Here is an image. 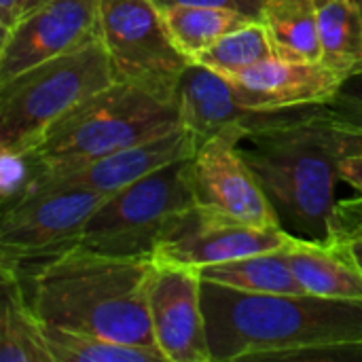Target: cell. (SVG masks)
<instances>
[{
  "label": "cell",
  "mask_w": 362,
  "mask_h": 362,
  "mask_svg": "<svg viewBox=\"0 0 362 362\" xmlns=\"http://www.w3.org/2000/svg\"><path fill=\"white\" fill-rule=\"evenodd\" d=\"M0 267L13 272L42 325L159 350L148 310L153 259L70 246L49 257L0 261Z\"/></svg>",
  "instance_id": "6da1fadb"
},
{
  "label": "cell",
  "mask_w": 362,
  "mask_h": 362,
  "mask_svg": "<svg viewBox=\"0 0 362 362\" xmlns=\"http://www.w3.org/2000/svg\"><path fill=\"white\" fill-rule=\"evenodd\" d=\"M202 301L212 362H362V301L255 295L210 282Z\"/></svg>",
  "instance_id": "7a4b0ae2"
},
{
  "label": "cell",
  "mask_w": 362,
  "mask_h": 362,
  "mask_svg": "<svg viewBox=\"0 0 362 362\" xmlns=\"http://www.w3.org/2000/svg\"><path fill=\"white\" fill-rule=\"evenodd\" d=\"M242 148L280 225L295 238L329 242L337 206L335 187L346 157L362 153V134L348 127L329 104L312 115L248 138Z\"/></svg>",
  "instance_id": "3957f363"
},
{
  "label": "cell",
  "mask_w": 362,
  "mask_h": 362,
  "mask_svg": "<svg viewBox=\"0 0 362 362\" xmlns=\"http://www.w3.org/2000/svg\"><path fill=\"white\" fill-rule=\"evenodd\" d=\"M178 127H182L178 95L115 81L59 119L23 155L34 168L76 165Z\"/></svg>",
  "instance_id": "277c9868"
},
{
  "label": "cell",
  "mask_w": 362,
  "mask_h": 362,
  "mask_svg": "<svg viewBox=\"0 0 362 362\" xmlns=\"http://www.w3.org/2000/svg\"><path fill=\"white\" fill-rule=\"evenodd\" d=\"M115 83L100 36L0 83V153H28L89 95Z\"/></svg>",
  "instance_id": "5b68a950"
},
{
  "label": "cell",
  "mask_w": 362,
  "mask_h": 362,
  "mask_svg": "<svg viewBox=\"0 0 362 362\" xmlns=\"http://www.w3.org/2000/svg\"><path fill=\"white\" fill-rule=\"evenodd\" d=\"M191 157L108 195L85 223L74 246L112 257L151 259L157 244L195 206Z\"/></svg>",
  "instance_id": "8992f818"
},
{
  "label": "cell",
  "mask_w": 362,
  "mask_h": 362,
  "mask_svg": "<svg viewBox=\"0 0 362 362\" xmlns=\"http://www.w3.org/2000/svg\"><path fill=\"white\" fill-rule=\"evenodd\" d=\"M100 40L115 81L176 98L189 59L153 0H100Z\"/></svg>",
  "instance_id": "52a82bcc"
},
{
  "label": "cell",
  "mask_w": 362,
  "mask_h": 362,
  "mask_svg": "<svg viewBox=\"0 0 362 362\" xmlns=\"http://www.w3.org/2000/svg\"><path fill=\"white\" fill-rule=\"evenodd\" d=\"M108 195L85 187H45L2 206L0 261L38 259L74 246Z\"/></svg>",
  "instance_id": "ba28073f"
},
{
  "label": "cell",
  "mask_w": 362,
  "mask_h": 362,
  "mask_svg": "<svg viewBox=\"0 0 362 362\" xmlns=\"http://www.w3.org/2000/svg\"><path fill=\"white\" fill-rule=\"evenodd\" d=\"M180 123L193 138L195 148L218 134H233L242 140L250 136L299 121L325 104L257 110L240 102L235 87L227 76L206 68L199 62H191L178 83Z\"/></svg>",
  "instance_id": "9c48e42d"
},
{
  "label": "cell",
  "mask_w": 362,
  "mask_h": 362,
  "mask_svg": "<svg viewBox=\"0 0 362 362\" xmlns=\"http://www.w3.org/2000/svg\"><path fill=\"white\" fill-rule=\"evenodd\" d=\"M242 138L218 134L199 144L191 157V185L195 204L231 221L282 229L257 174L240 151Z\"/></svg>",
  "instance_id": "30bf717a"
},
{
  "label": "cell",
  "mask_w": 362,
  "mask_h": 362,
  "mask_svg": "<svg viewBox=\"0 0 362 362\" xmlns=\"http://www.w3.org/2000/svg\"><path fill=\"white\" fill-rule=\"evenodd\" d=\"M284 229H259L193 206L153 250L159 267L202 269L242 257L280 250L291 242Z\"/></svg>",
  "instance_id": "8fae6325"
},
{
  "label": "cell",
  "mask_w": 362,
  "mask_h": 362,
  "mask_svg": "<svg viewBox=\"0 0 362 362\" xmlns=\"http://www.w3.org/2000/svg\"><path fill=\"white\" fill-rule=\"evenodd\" d=\"M100 36V0H47L0 38V83Z\"/></svg>",
  "instance_id": "7c38bea8"
},
{
  "label": "cell",
  "mask_w": 362,
  "mask_h": 362,
  "mask_svg": "<svg viewBox=\"0 0 362 362\" xmlns=\"http://www.w3.org/2000/svg\"><path fill=\"white\" fill-rule=\"evenodd\" d=\"M202 284L197 269L157 265L148 310L165 362H212Z\"/></svg>",
  "instance_id": "4fadbf2b"
},
{
  "label": "cell",
  "mask_w": 362,
  "mask_h": 362,
  "mask_svg": "<svg viewBox=\"0 0 362 362\" xmlns=\"http://www.w3.org/2000/svg\"><path fill=\"white\" fill-rule=\"evenodd\" d=\"M193 153H195L193 138L185 127H178L159 138H151L146 142L108 153L104 157L85 163L64 165V168L32 165L34 180L28 191L45 189V187H85L100 193H117L138 182L140 178L161 170L168 163L191 157Z\"/></svg>",
  "instance_id": "5bb4252c"
},
{
  "label": "cell",
  "mask_w": 362,
  "mask_h": 362,
  "mask_svg": "<svg viewBox=\"0 0 362 362\" xmlns=\"http://www.w3.org/2000/svg\"><path fill=\"white\" fill-rule=\"evenodd\" d=\"M235 95L250 108L276 110L329 104L344 78L322 62H291L272 57L227 76Z\"/></svg>",
  "instance_id": "9a60e30c"
},
{
  "label": "cell",
  "mask_w": 362,
  "mask_h": 362,
  "mask_svg": "<svg viewBox=\"0 0 362 362\" xmlns=\"http://www.w3.org/2000/svg\"><path fill=\"white\" fill-rule=\"evenodd\" d=\"M284 255L308 295L362 301V269L339 244L293 235Z\"/></svg>",
  "instance_id": "2e32d148"
},
{
  "label": "cell",
  "mask_w": 362,
  "mask_h": 362,
  "mask_svg": "<svg viewBox=\"0 0 362 362\" xmlns=\"http://www.w3.org/2000/svg\"><path fill=\"white\" fill-rule=\"evenodd\" d=\"M204 282L255 295H301L299 284L284 248L242 257L227 263H216L197 269Z\"/></svg>",
  "instance_id": "e0dca14e"
},
{
  "label": "cell",
  "mask_w": 362,
  "mask_h": 362,
  "mask_svg": "<svg viewBox=\"0 0 362 362\" xmlns=\"http://www.w3.org/2000/svg\"><path fill=\"white\" fill-rule=\"evenodd\" d=\"M0 362H53L45 339V325L30 310L13 272L0 267Z\"/></svg>",
  "instance_id": "ac0fdd59"
},
{
  "label": "cell",
  "mask_w": 362,
  "mask_h": 362,
  "mask_svg": "<svg viewBox=\"0 0 362 362\" xmlns=\"http://www.w3.org/2000/svg\"><path fill=\"white\" fill-rule=\"evenodd\" d=\"M320 62L339 78L362 70V11L356 0H316Z\"/></svg>",
  "instance_id": "d6986e66"
},
{
  "label": "cell",
  "mask_w": 362,
  "mask_h": 362,
  "mask_svg": "<svg viewBox=\"0 0 362 362\" xmlns=\"http://www.w3.org/2000/svg\"><path fill=\"white\" fill-rule=\"evenodd\" d=\"M261 21L267 28L276 57L320 62L316 0H269Z\"/></svg>",
  "instance_id": "ffe728a7"
},
{
  "label": "cell",
  "mask_w": 362,
  "mask_h": 362,
  "mask_svg": "<svg viewBox=\"0 0 362 362\" xmlns=\"http://www.w3.org/2000/svg\"><path fill=\"white\" fill-rule=\"evenodd\" d=\"M161 13L172 34V40L189 59H195L202 51L212 47L225 34L255 21L242 13L214 8V6L180 4V6L161 8Z\"/></svg>",
  "instance_id": "44dd1931"
},
{
  "label": "cell",
  "mask_w": 362,
  "mask_h": 362,
  "mask_svg": "<svg viewBox=\"0 0 362 362\" xmlns=\"http://www.w3.org/2000/svg\"><path fill=\"white\" fill-rule=\"evenodd\" d=\"M53 362H165L159 350L45 325Z\"/></svg>",
  "instance_id": "7402d4cb"
},
{
  "label": "cell",
  "mask_w": 362,
  "mask_h": 362,
  "mask_svg": "<svg viewBox=\"0 0 362 362\" xmlns=\"http://www.w3.org/2000/svg\"><path fill=\"white\" fill-rule=\"evenodd\" d=\"M272 57H276V49L272 45L267 28L263 25V21H250L218 38L193 62H199L206 68L229 76Z\"/></svg>",
  "instance_id": "603a6c76"
},
{
  "label": "cell",
  "mask_w": 362,
  "mask_h": 362,
  "mask_svg": "<svg viewBox=\"0 0 362 362\" xmlns=\"http://www.w3.org/2000/svg\"><path fill=\"white\" fill-rule=\"evenodd\" d=\"M329 106L348 127L362 134V70L350 74L341 83Z\"/></svg>",
  "instance_id": "cb8c5ba5"
},
{
  "label": "cell",
  "mask_w": 362,
  "mask_h": 362,
  "mask_svg": "<svg viewBox=\"0 0 362 362\" xmlns=\"http://www.w3.org/2000/svg\"><path fill=\"white\" fill-rule=\"evenodd\" d=\"M159 8H168V6H214V8H227V11H235L242 13L255 21H261L263 11L267 6L269 0H153Z\"/></svg>",
  "instance_id": "d4e9b609"
},
{
  "label": "cell",
  "mask_w": 362,
  "mask_h": 362,
  "mask_svg": "<svg viewBox=\"0 0 362 362\" xmlns=\"http://www.w3.org/2000/svg\"><path fill=\"white\" fill-rule=\"evenodd\" d=\"M28 0H0V38L6 36L15 23L25 15Z\"/></svg>",
  "instance_id": "484cf974"
},
{
  "label": "cell",
  "mask_w": 362,
  "mask_h": 362,
  "mask_svg": "<svg viewBox=\"0 0 362 362\" xmlns=\"http://www.w3.org/2000/svg\"><path fill=\"white\" fill-rule=\"evenodd\" d=\"M339 180L348 182L352 189L362 193V153L346 157L339 165Z\"/></svg>",
  "instance_id": "4316f807"
},
{
  "label": "cell",
  "mask_w": 362,
  "mask_h": 362,
  "mask_svg": "<svg viewBox=\"0 0 362 362\" xmlns=\"http://www.w3.org/2000/svg\"><path fill=\"white\" fill-rule=\"evenodd\" d=\"M329 242L339 244L350 255V259L362 269V235H339V238H333Z\"/></svg>",
  "instance_id": "83f0119b"
},
{
  "label": "cell",
  "mask_w": 362,
  "mask_h": 362,
  "mask_svg": "<svg viewBox=\"0 0 362 362\" xmlns=\"http://www.w3.org/2000/svg\"><path fill=\"white\" fill-rule=\"evenodd\" d=\"M42 2H47V0H28V11H32V8L40 6ZM28 11H25V13H28Z\"/></svg>",
  "instance_id": "f1b7e54d"
},
{
  "label": "cell",
  "mask_w": 362,
  "mask_h": 362,
  "mask_svg": "<svg viewBox=\"0 0 362 362\" xmlns=\"http://www.w3.org/2000/svg\"><path fill=\"white\" fill-rule=\"evenodd\" d=\"M358 2V6H361V11H362V0H356Z\"/></svg>",
  "instance_id": "f546056e"
}]
</instances>
